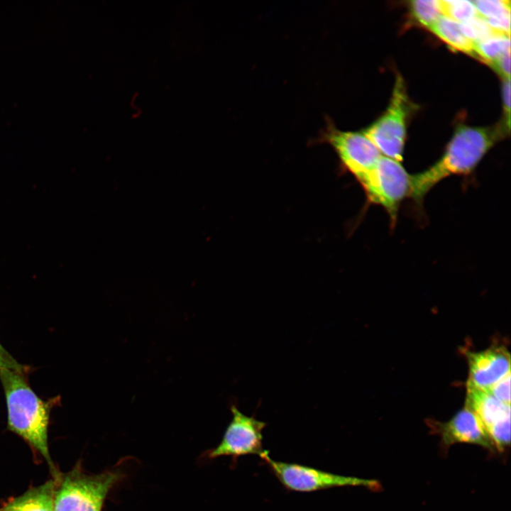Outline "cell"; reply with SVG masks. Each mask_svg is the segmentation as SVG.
Listing matches in <instances>:
<instances>
[{
    "label": "cell",
    "mask_w": 511,
    "mask_h": 511,
    "mask_svg": "<svg viewBox=\"0 0 511 511\" xmlns=\"http://www.w3.org/2000/svg\"><path fill=\"white\" fill-rule=\"evenodd\" d=\"M507 131L500 127L459 126L442 156L425 170L411 175L409 197L417 205L440 181L452 175L471 174Z\"/></svg>",
    "instance_id": "1"
},
{
    "label": "cell",
    "mask_w": 511,
    "mask_h": 511,
    "mask_svg": "<svg viewBox=\"0 0 511 511\" xmlns=\"http://www.w3.org/2000/svg\"><path fill=\"white\" fill-rule=\"evenodd\" d=\"M0 382L4 393L8 429L21 436L45 458L52 461L48 450V433L52 409L60 397L44 400L31 387L28 374L0 370Z\"/></svg>",
    "instance_id": "2"
},
{
    "label": "cell",
    "mask_w": 511,
    "mask_h": 511,
    "mask_svg": "<svg viewBox=\"0 0 511 511\" xmlns=\"http://www.w3.org/2000/svg\"><path fill=\"white\" fill-rule=\"evenodd\" d=\"M121 476L114 470L94 475L80 469L71 471L55 488L54 511H101L108 493Z\"/></svg>",
    "instance_id": "3"
},
{
    "label": "cell",
    "mask_w": 511,
    "mask_h": 511,
    "mask_svg": "<svg viewBox=\"0 0 511 511\" xmlns=\"http://www.w3.org/2000/svg\"><path fill=\"white\" fill-rule=\"evenodd\" d=\"M410 177L401 163L381 155L373 170L360 182L368 202L381 206L392 226L401 203L409 197Z\"/></svg>",
    "instance_id": "4"
},
{
    "label": "cell",
    "mask_w": 511,
    "mask_h": 511,
    "mask_svg": "<svg viewBox=\"0 0 511 511\" xmlns=\"http://www.w3.org/2000/svg\"><path fill=\"white\" fill-rule=\"evenodd\" d=\"M409 101L404 81L397 76L385 112L362 133L380 154L401 163L406 135Z\"/></svg>",
    "instance_id": "5"
},
{
    "label": "cell",
    "mask_w": 511,
    "mask_h": 511,
    "mask_svg": "<svg viewBox=\"0 0 511 511\" xmlns=\"http://www.w3.org/2000/svg\"><path fill=\"white\" fill-rule=\"evenodd\" d=\"M261 458L281 484L292 491L309 493L344 486H363L373 490L380 488V483L375 480L346 476L298 463L277 461L270 457L268 452Z\"/></svg>",
    "instance_id": "6"
},
{
    "label": "cell",
    "mask_w": 511,
    "mask_h": 511,
    "mask_svg": "<svg viewBox=\"0 0 511 511\" xmlns=\"http://www.w3.org/2000/svg\"><path fill=\"white\" fill-rule=\"evenodd\" d=\"M338 155L341 165L360 183L377 165L381 154L362 133L328 127L323 136Z\"/></svg>",
    "instance_id": "7"
},
{
    "label": "cell",
    "mask_w": 511,
    "mask_h": 511,
    "mask_svg": "<svg viewBox=\"0 0 511 511\" xmlns=\"http://www.w3.org/2000/svg\"><path fill=\"white\" fill-rule=\"evenodd\" d=\"M232 418L221 441L209 453L211 458L229 456L234 458L245 455L268 453L263 447V430L266 423L243 413L236 405L231 407Z\"/></svg>",
    "instance_id": "8"
},
{
    "label": "cell",
    "mask_w": 511,
    "mask_h": 511,
    "mask_svg": "<svg viewBox=\"0 0 511 511\" xmlns=\"http://www.w3.org/2000/svg\"><path fill=\"white\" fill-rule=\"evenodd\" d=\"M466 405L478 416L495 451L503 452L510 444V405H505L488 391L466 387Z\"/></svg>",
    "instance_id": "9"
},
{
    "label": "cell",
    "mask_w": 511,
    "mask_h": 511,
    "mask_svg": "<svg viewBox=\"0 0 511 511\" xmlns=\"http://www.w3.org/2000/svg\"><path fill=\"white\" fill-rule=\"evenodd\" d=\"M427 424L431 432L440 436L444 450L457 443H468L482 446L490 451H495L479 418L466 405L448 422L429 420Z\"/></svg>",
    "instance_id": "10"
},
{
    "label": "cell",
    "mask_w": 511,
    "mask_h": 511,
    "mask_svg": "<svg viewBox=\"0 0 511 511\" xmlns=\"http://www.w3.org/2000/svg\"><path fill=\"white\" fill-rule=\"evenodd\" d=\"M469 373L466 387L488 390L510 373V355L505 346H491L479 352H468Z\"/></svg>",
    "instance_id": "11"
},
{
    "label": "cell",
    "mask_w": 511,
    "mask_h": 511,
    "mask_svg": "<svg viewBox=\"0 0 511 511\" xmlns=\"http://www.w3.org/2000/svg\"><path fill=\"white\" fill-rule=\"evenodd\" d=\"M55 484L50 480L11 501L1 511H54Z\"/></svg>",
    "instance_id": "12"
},
{
    "label": "cell",
    "mask_w": 511,
    "mask_h": 511,
    "mask_svg": "<svg viewBox=\"0 0 511 511\" xmlns=\"http://www.w3.org/2000/svg\"><path fill=\"white\" fill-rule=\"evenodd\" d=\"M429 30L454 50L475 55L473 43L462 33L459 23L441 16Z\"/></svg>",
    "instance_id": "13"
},
{
    "label": "cell",
    "mask_w": 511,
    "mask_h": 511,
    "mask_svg": "<svg viewBox=\"0 0 511 511\" xmlns=\"http://www.w3.org/2000/svg\"><path fill=\"white\" fill-rule=\"evenodd\" d=\"M475 55L490 65L502 55L510 51V38L505 35H496L474 43Z\"/></svg>",
    "instance_id": "14"
},
{
    "label": "cell",
    "mask_w": 511,
    "mask_h": 511,
    "mask_svg": "<svg viewBox=\"0 0 511 511\" xmlns=\"http://www.w3.org/2000/svg\"><path fill=\"white\" fill-rule=\"evenodd\" d=\"M413 18L422 26L430 28L442 16L439 1L414 0L410 2Z\"/></svg>",
    "instance_id": "15"
},
{
    "label": "cell",
    "mask_w": 511,
    "mask_h": 511,
    "mask_svg": "<svg viewBox=\"0 0 511 511\" xmlns=\"http://www.w3.org/2000/svg\"><path fill=\"white\" fill-rule=\"evenodd\" d=\"M439 4L442 16L458 23L467 21L478 16L471 1H439Z\"/></svg>",
    "instance_id": "16"
},
{
    "label": "cell",
    "mask_w": 511,
    "mask_h": 511,
    "mask_svg": "<svg viewBox=\"0 0 511 511\" xmlns=\"http://www.w3.org/2000/svg\"><path fill=\"white\" fill-rule=\"evenodd\" d=\"M459 26L462 33L473 43L493 35H503L493 30L485 19L478 16L459 23Z\"/></svg>",
    "instance_id": "17"
},
{
    "label": "cell",
    "mask_w": 511,
    "mask_h": 511,
    "mask_svg": "<svg viewBox=\"0 0 511 511\" xmlns=\"http://www.w3.org/2000/svg\"><path fill=\"white\" fill-rule=\"evenodd\" d=\"M478 16L493 18L510 13V2L505 0H476L472 1Z\"/></svg>",
    "instance_id": "18"
},
{
    "label": "cell",
    "mask_w": 511,
    "mask_h": 511,
    "mask_svg": "<svg viewBox=\"0 0 511 511\" xmlns=\"http://www.w3.org/2000/svg\"><path fill=\"white\" fill-rule=\"evenodd\" d=\"M0 370H15L26 374L29 373L31 368L21 364L0 343Z\"/></svg>",
    "instance_id": "19"
},
{
    "label": "cell",
    "mask_w": 511,
    "mask_h": 511,
    "mask_svg": "<svg viewBox=\"0 0 511 511\" xmlns=\"http://www.w3.org/2000/svg\"><path fill=\"white\" fill-rule=\"evenodd\" d=\"M487 391L499 401L510 405V373L495 383Z\"/></svg>",
    "instance_id": "20"
},
{
    "label": "cell",
    "mask_w": 511,
    "mask_h": 511,
    "mask_svg": "<svg viewBox=\"0 0 511 511\" xmlns=\"http://www.w3.org/2000/svg\"><path fill=\"white\" fill-rule=\"evenodd\" d=\"M485 20L493 30L499 33L510 36V13H507L498 17Z\"/></svg>",
    "instance_id": "21"
},
{
    "label": "cell",
    "mask_w": 511,
    "mask_h": 511,
    "mask_svg": "<svg viewBox=\"0 0 511 511\" xmlns=\"http://www.w3.org/2000/svg\"><path fill=\"white\" fill-rule=\"evenodd\" d=\"M504 79H510V51L490 65Z\"/></svg>",
    "instance_id": "22"
},
{
    "label": "cell",
    "mask_w": 511,
    "mask_h": 511,
    "mask_svg": "<svg viewBox=\"0 0 511 511\" xmlns=\"http://www.w3.org/2000/svg\"><path fill=\"white\" fill-rule=\"evenodd\" d=\"M502 101L505 114L504 126L510 131V79H504L502 84Z\"/></svg>",
    "instance_id": "23"
}]
</instances>
